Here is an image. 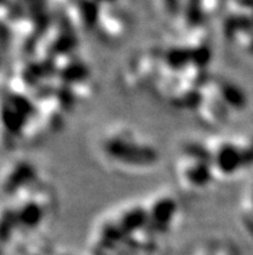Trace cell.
<instances>
[{
  "instance_id": "1",
  "label": "cell",
  "mask_w": 253,
  "mask_h": 255,
  "mask_svg": "<svg viewBox=\"0 0 253 255\" xmlns=\"http://www.w3.org/2000/svg\"><path fill=\"white\" fill-rule=\"evenodd\" d=\"M166 3H167V5L169 6V9L173 10V9H177V8H179V4H181V0H166Z\"/></svg>"
},
{
  "instance_id": "2",
  "label": "cell",
  "mask_w": 253,
  "mask_h": 255,
  "mask_svg": "<svg viewBox=\"0 0 253 255\" xmlns=\"http://www.w3.org/2000/svg\"><path fill=\"white\" fill-rule=\"evenodd\" d=\"M97 4L98 3H112V1H115V0H94Z\"/></svg>"
}]
</instances>
